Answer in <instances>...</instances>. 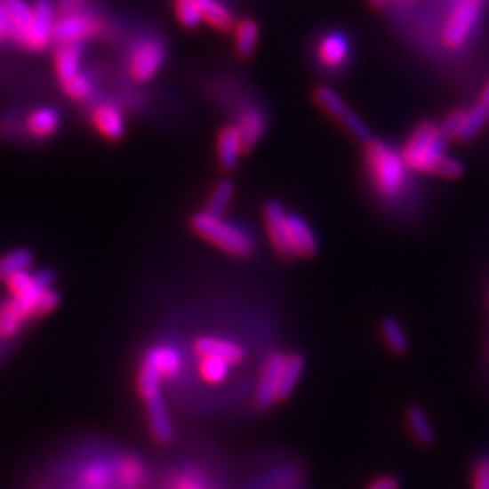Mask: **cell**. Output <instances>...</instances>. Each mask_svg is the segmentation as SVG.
I'll return each instance as SVG.
<instances>
[{
    "mask_svg": "<svg viewBox=\"0 0 489 489\" xmlns=\"http://www.w3.org/2000/svg\"><path fill=\"white\" fill-rule=\"evenodd\" d=\"M365 145L366 174L373 192L386 204L403 202L412 178L401 151L382 140H370Z\"/></svg>",
    "mask_w": 489,
    "mask_h": 489,
    "instance_id": "cell-1",
    "label": "cell"
},
{
    "mask_svg": "<svg viewBox=\"0 0 489 489\" xmlns=\"http://www.w3.org/2000/svg\"><path fill=\"white\" fill-rule=\"evenodd\" d=\"M445 149L446 140L440 134L438 125L433 122H422L410 134L406 145L403 147L401 156L410 172L438 176L443 164L448 158Z\"/></svg>",
    "mask_w": 489,
    "mask_h": 489,
    "instance_id": "cell-2",
    "label": "cell"
},
{
    "mask_svg": "<svg viewBox=\"0 0 489 489\" xmlns=\"http://www.w3.org/2000/svg\"><path fill=\"white\" fill-rule=\"evenodd\" d=\"M190 228L205 241L212 243L214 247L234 258L247 260L256 254V241L247 232L227 223L223 218L207 214L205 211L196 212L190 218Z\"/></svg>",
    "mask_w": 489,
    "mask_h": 489,
    "instance_id": "cell-3",
    "label": "cell"
},
{
    "mask_svg": "<svg viewBox=\"0 0 489 489\" xmlns=\"http://www.w3.org/2000/svg\"><path fill=\"white\" fill-rule=\"evenodd\" d=\"M167 60V45L156 35L138 36L127 52V73L138 82H151Z\"/></svg>",
    "mask_w": 489,
    "mask_h": 489,
    "instance_id": "cell-4",
    "label": "cell"
},
{
    "mask_svg": "<svg viewBox=\"0 0 489 489\" xmlns=\"http://www.w3.org/2000/svg\"><path fill=\"white\" fill-rule=\"evenodd\" d=\"M314 100L328 116L337 120L339 125L345 127L354 138L365 143L372 140L370 127L345 100H342L337 91H333L328 85H317L314 89Z\"/></svg>",
    "mask_w": 489,
    "mask_h": 489,
    "instance_id": "cell-5",
    "label": "cell"
},
{
    "mask_svg": "<svg viewBox=\"0 0 489 489\" xmlns=\"http://www.w3.org/2000/svg\"><path fill=\"white\" fill-rule=\"evenodd\" d=\"M106 20L92 12L62 13L55 22L53 38L59 44H82L84 40L102 36L106 33Z\"/></svg>",
    "mask_w": 489,
    "mask_h": 489,
    "instance_id": "cell-6",
    "label": "cell"
},
{
    "mask_svg": "<svg viewBox=\"0 0 489 489\" xmlns=\"http://www.w3.org/2000/svg\"><path fill=\"white\" fill-rule=\"evenodd\" d=\"M480 13L482 0H457L443 29V44L448 49H461L475 31Z\"/></svg>",
    "mask_w": 489,
    "mask_h": 489,
    "instance_id": "cell-7",
    "label": "cell"
},
{
    "mask_svg": "<svg viewBox=\"0 0 489 489\" xmlns=\"http://www.w3.org/2000/svg\"><path fill=\"white\" fill-rule=\"evenodd\" d=\"M316 57L323 69L330 73H339L349 68L352 57V40L342 31L323 33L316 45Z\"/></svg>",
    "mask_w": 489,
    "mask_h": 489,
    "instance_id": "cell-8",
    "label": "cell"
},
{
    "mask_svg": "<svg viewBox=\"0 0 489 489\" xmlns=\"http://www.w3.org/2000/svg\"><path fill=\"white\" fill-rule=\"evenodd\" d=\"M57 22V8L52 0H36L31 6V24L28 31L26 49L35 53L44 52L52 44Z\"/></svg>",
    "mask_w": 489,
    "mask_h": 489,
    "instance_id": "cell-9",
    "label": "cell"
},
{
    "mask_svg": "<svg viewBox=\"0 0 489 489\" xmlns=\"http://www.w3.org/2000/svg\"><path fill=\"white\" fill-rule=\"evenodd\" d=\"M286 363V356L281 352H276L269 356V359L263 365L261 377L256 388V405L261 410H267L274 406L279 401V386H281V375Z\"/></svg>",
    "mask_w": 489,
    "mask_h": 489,
    "instance_id": "cell-10",
    "label": "cell"
},
{
    "mask_svg": "<svg viewBox=\"0 0 489 489\" xmlns=\"http://www.w3.org/2000/svg\"><path fill=\"white\" fill-rule=\"evenodd\" d=\"M145 405L147 422H149V431L158 445H169L174 438V426L171 421V413L164 397V389L155 391L151 396L141 397Z\"/></svg>",
    "mask_w": 489,
    "mask_h": 489,
    "instance_id": "cell-11",
    "label": "cell"
},
{
    "mask_svg": "<svg viewBox=\"0 0 489 489\" xmlns=\"http://www.w3.org/2000/svg\"><path fill=\"white\" fill-rule=\"evenodd\" d=\"M89 120L92 129L109 141H118L125 136V131H127L125 115L120 109V106H116L111 100L96 104L91 109Z\"/></svg>",
    "mask_w": 489,
    "mask_h": 489,
    "instance_id": "cell-12",
    "label": "cell"
},
{
    "mask_svg": "<svg viewBox=\"0 0 489 489\" xmlns=\"http://www.w3.org/2000/svg\"><path fill=\"white\" fill-rule=\"evenodd\" d=\"M263 218L267 234L277 254L283 258H293L288 241V212L285 211V207L276 200H269L263 207Z\"/></svg>",
    "mask_w": 489,
    "mask_h": 489,
    "instance_id": "cell-13",
    "label": "cell"
},
{
    "mask_svg": "<svg viewBox=\"0 0 489 489\" xmlns=\"http://www.w3.org/2000/svg\"><path fill=\"white\" fill-rule=\"evenodd\" d=\"M194 356L196 357H204V356H211V357H220L223 361H227L230 366L241 365L244 359V350L241 345L234 341L223 339V337H214V335H202L194 341Z\"/></svg>",
    "mask_w": 489,
    "mask_h": 489,
    "instance_id": "cell-14",
    "label": "cell"
},
{
    "mask_svg": "<svg viewBox=\"0 0 489 489\" xmlns=\"http://www.w3.org/2000/svg\"><path fill=\"white\" fill-rule=\"evenodd\" d=\"M141 363L151 366L162 381H172L181 373L183 357L178 349L171 345H153L147 349Z\"/></svg>",
    "mask_w": 489,
    "mask_h": 489,
    "instance_id": "cell-15",
    "label": "cell"
},
{
    "mask_svg": "<svg viewBox=\"0 0 489 489\" xmlns=\"http://www.w3.org/2000/svg\"><path fill=\"white\" fill-rule=\"evenodd\" d=\"M288 241L293 258L309 260L319 251V243L312 227L298 214H288Z\"/></svg>",
    "mask_w": 489,
    "mask_h": 489,
    "instance_id": "cell-16",
    "label": "cell"
},
{
    "mask_svg": "<svg viewBox=\"0 0 489 489\" xmlns=\"http://www.w3.org/2000/svg\"><path fill=\"white\" fill-rule=\"evenodd\" d=\"M234 125L241 136L243 151L249 153L251 149H254L267 131V116L260 108L247 106L239 109Z\"/></svg>",
    "mask_w": 489,
    "mask_h": 489,
    "instance_id": "cell-17",
    "label": "cell"
},
{
    "mask_svg": "<svg viewBox=\"0 0 489 489\" xmlns=\"http://www.w3.org/2000/svg\"><path fill=\"white\" fill-rule=\"evenodd\" d=\"M62 118L55 108L42 106L33 109L24 120V131L31 140L44 141L53 138L60 129Z\"/></svg>",
    "mask_w": 489,
    "mask_h": 489,
    "instance_id": "cell-18",
    "label": "cell"
},
{
    "mask_svg": "<svg viewBox=\"0 0 489 489\" xmlns=\"http://www.w3.org/2000/svg\"><path fill=\"white\" fill-rule=\"evenodd\" d=\"M29 321H33L31 314L17 300L8 298L3 301L0 303V341L17 339Z\"/></svg>",
    "mask_w": 489,
    "mask_h": 489,
    "instance_id": "cell-19",
    "label": "cell"
},
{
    "mask_svg": "<svg viewBox=\"0 0 489 489\" xmlns=\"http://www.w3.org/2000/svg\"><path fill=\"white\" fill-rule=\"evenodd\" d=\"M0 3H3L4 13L8 17L10 40H13L20 47H26L31 24V6L26 0H0Z\"/></svg>",
    "mask_w": 489,
    "mask_h": 489,
    "instance_id": "cell-20",
    "label": "cell"
},
{
    "mask_svg": "<svg viewBox=\"0 0 489 489\" xmlns=\"http://www.w3.org/2000/svg\"><path fill=\"white\" fill-rule=\"evenodd\" d=\"M218 162L225 171L236 169L243 151V141L236 125H225L218 132Z\"/></svg>",
    "mask_w": 489,
    "mask_h": 489,
    "instance_id": "cell-21",
    "label": "cell"
},
{
    "mask_svg": "<svg viewBox=\"0 0 489 489\" xmlns=\"http://www.w3.org/2000/svg\"><path fill=\"white\" fill-rule=\"evenodd\" d=\"M84 59L82 44H59L53 55V68L59 82H64L80 73Z\"/></svg>",
    "mask_w": 489,
    "mask_h": 489,
    "instance_id": "cell-22",
    "label": "cell"
},
{
    "mask_svg": "<svg viewBox=\"0 0 489 489\" xmlns=\"http://www.w3.org/2000/svg\"><path fill=\"white\" fill-rule=\"evenodd\" d=\"M234 47L239 59H251L258 47L260 26L253 19H243L234 31Z\"/></svg>",
    "mask_w": 489,
    "mask_h": 489,
    "instance_id": "cell-23",
    "label": "cell"
},
{
    "mask_svg": "<svg viewBox=\"0 0 489 489\" xmlns=\"http://www.w3.org/2000/svg\"><path fill=\"white\" fill-rule=\"evenodd\" d=\"M115 478L116 471L104 461H91L80 475L84 489H109Z\"/></svg>",
    "mask_w": 489,
    "mask_h": 489,
    "instance_id": "cell-24",
    "label": "cell"
},
{
    "mask_svg": "<svg viewBox=\"0 0 489 489\" xmlns=\"http://www.w3.org/2000/svg\"><path fill=\"white\" fill-rule=\"evenodd\" d=\"M198 8L202 12V19L214 29L227 33L234 28V15L220 0H198Z\"/></svg>",
    "mask_w": 489,
    "mask_h": 489,
    "instance_id": "cell-25",
    "label": "cell"
},
{
    "mask_svg": "<svg viewBox=\"0 0 489 489\" xmlns=\"http://www.w3.org/2000/svg\"><path fill=\"white\" fill-rule=\"evenodd\" d=\"M305 372V359L300 354L286 356V363L281 375V386H279V401L288 399L293 389H296L298 382L301 381V375Z\"/></svg>",
    "mask_w": 489,
    "mask_h": 489,
    "instance_id": "cell-26",
    "label": "cell"
},
{
    "mask_svg": "<svg viewBox=\"0 0 489 489\" xmlns=\"http://www.w3.org/2000/svg\"><path fill=\"white\" fill-rule=\"evenodd\" d=\"M381 333L384 337V342L388 349L396 356H405L410 349L408 335L403 328V325L396 317H384L381 321Z\"/></svg>",
    "mask_w": 489,
    "mask_h": 489,
    "instance_id": "cell-27",
    "label": "cell"
},
{
    "mask_svg": "<svg viewBox=\"0 0 489 489\" xmlns=\"http://www.w3.org/2000/svg\"><path fill=\"white\" fill-rule=\"evenodd\" d=\"M408 428L421 446H431L435 443V431L426 412L421 406H410L406 410Z\"/></svg>",
    "mask_w": 489,
    "mask_h": 489,
    "instance_id": "cell-28",
    "label": "cell"
},
{
    "mask_svg": "<svg viewBox=\"0 0 489 489\" xmlns=\"http://www.w3.org/2000/svg\"><path fill=\"white\" fill-rule=\"evenodd\" d=\"M33 265V253L28 249H13L0 256V283L10 279L13 274L29 270Z\"/></svg>",
    "mask_w": 489,
    "mask_h": 489,
    "instance_id": "cell-29",
    "label": "cell"
},
{
    "mask_svg": "<svg viewBox=\"0 0 489 489\" xmlns=\"http://www.w3.org/2000/svg\"><path fill=\"white\" fill-rule=\"evenodd\" d=\"M196 365H198L200 377L209 384H221L230 373V365L220 357H196Z\"/></svg>",
    "mask_w": 489,
    "mask_h": 489,
    "instance_id": "cell-30",
    "label": "cell"
},
{
    "mask_svg": "<svg viewBox=\"0 0 489 489\" xmlns=\"http://www.w3.org/2000/svg\"><path fill=\"white\" fill-rule=\"evenodd\" d=\"M234 183L228 181V180H223L220 181L214 190L211 192V198L207 202V207H205V212L211 214V216H218L221 218L223 212L227 211V207L230 205L232 198H234Z\"/></svg>",
    "mask_w": 489,
    "mask_h": 489,
    "instance_id": "cell-31",
    "label": "cell"
},
{
    "mask_svg": "<svg viewBox=\"0 0 489 489\" xmlns=\"http://www.w3.org/2000/svg\"><path fill=\"white\" fill-rule=\"evenodd\" d=\"M60 87H62V92L68 98H71L73 102H87L89 98L92 96V92H94L92 80L82 71L78 75L60 82Z\"/></svg>",
    "mask_w": 489,
    "mask_h": 489,
    "instance_id": "cell-32",
    "label": "cell"
},
{
    "mask_svg": "<svg viewBox=\"0 0 489 489\" xmlns=\"http://www.w3.org/2000/svg\"><path fill=\"white\" fill-rule=\"evenodd\" d=\"M487 118H489V111L484 109L480 104H475L473 108L466 109V116L457 140L461 141L473 140L484 129V125L487 124Z\"/></svg>",
    "mask_w": 489,
    "mask_h": 489,
    "instance_id": "cell-33",
    "label": "cell"
},
{
    "mask_svg": "<svg viewBox=\"0 0 489 489\" xmlns=\"http://www.w3.org/2000/svg\"><path fill=\"white\" fill-rule=\"evenodd\" d=\"M143 464L134 459V457H125L118 462L116 466V477H118V482L127 487V489H134L141 484L143 480Z\"/></svg>",
    "mask_w": 489,
    "mask_h": 489,
    "instance_id": "cell-34",
    "label": "cell"
},
{
    "mask_svg": "<svg viewBox=\"0 0 489 489\" xmlns=\"http://www.w3.org/2000/svg\"><path fill=\"white\" fill-rule=\"evenodd\" d=\"M174 10H176V17L183 28L196 29L202 26L204 19H202V12L198 8V0H174Z\"/></svg>",
    "mask_w": 489,
    "mask_h": 489,
    "instance_id": "cell-35",
    "label": "cell"
},
{
    "mask_svg": "<svg viewBox=\"0 0 489 489\" xmlns=\"http://www.w3.org/2000/svg\"><path fill=\"white\" fill-rule=\"evenodd\" d=\"M59 305H60V293H59V290H55L53 286H52V288H47V290L42 293L40 300H38V303H36V307H35L33 319H35V321H40V319H44V317H47V316H52V314L59 309Z\"/></svg>",
    "mask_w": 489,
    "mask_h": 489,
    "instance_id": "cell-36",
    "label": "cell"
},
{
    "mask_svg": "<svg viewBox=\"0 0 489 489\" xmlns=\"http://www.w3.org/2000/svg\"><path fill=\"white\" fill-rule=\"evenodd\" d=\"M464 116H466V109H453L452 113L446 115V118L443 120V124L438 125V131L440 134H443V138L446 141L450 140H457L459 132H461V127H462V122H464Z\"/></svg>",
    "mask_w": 489,
    "mask_h": 489,
    "instance_id": "cell-37",
    "label": "cell"
},
{
    "mask_svg": "<svg viewBox=\"0 0 489 489\" xmlns=\"http://www.w3.org/2000/svg\"><path fill=\"white\" fill-rule=\"evenodd\" d=\"M471 489H489V452L477 457L473 464Z\"/></svg>",
    "mask_w": 489,
    "mask_h": 489,
    "instance_id": "cell-38",
    "label": "cell"
},
{
    "mask_svg": "<svg viewBox=\"0 0 489 489\" xmlns=\"http://www.w3.org/2000/svg\"><path fill=\"white\" fill-rule=\"evenodd\" d=\"M172 489H207V484L200 473L181 471L176 475Z\"/></svg>",
    "mask_w": 489,
    "mask_h": 489,
    "instance_id": "cell-39",
    "label": "cell"
},
{
    "mask_svg": "<svg viewBox=\"0 0 489 489\" xmlns=\"http://www.w3.org/2000/svg\"><path fill=\"white\" fill-rule=\"evenodd\" d=\"M365 489H401V480L394 475H382L373 478Z\"/></svg>",
    "mask_w": 489,
    "mask_h": 489,
    "instance_id": "cell-40",
    "label": "cell"
},
{
    "mask_svg": "<svg viewBox=\"0 0 489 489\" xmlns=\"http://www.w3.org/2000/svg\"><path fill=\"white\" fill-rule=\"evenodd\" d=\"M87 0H60L59 3V8H60V15L62 13H71V12H82L85 10Z\"/></svg>",
    "mask_w": 489,
    "mask_h": 489,
    "instance_id": "cell-41",
    "label": "cell"
},
{
    "mask_svg": "<svg viewBox=\"0 0 489 489\" xmlns=\"http://www.w3.org/2000/svg\"><path fill=\"white\" fill-rule=\"evenodd\" d=\"M10 40V24H8V17L4 13L3 3H0V44Z\"/></svg>",
    "mask_w": 489,
    "mask_h": 489,
    "instance_id": "cell-42",
    "label": "cell"
},
{
    "mask_svg": "<svg viewBox=\"0 0 489 489\" xmlns=\"http://www.w3.org/2000/svg\"><path fill=\"white\" fill-rule=\"evenodd\" d=\"M478 104H480L484 109L489 111V80H487V84L484 85V89H482V92H480V100H478Z\"/></svg>",
    "mask_w": 489,
    "mask_h": 489,
    "instance_id": "cell-43",
    "label": "cell"
},
{
    "mask_svg": "<svg viewBox=\"0 0 489 489\" xmlns=\"http://www.w3.org/2000/svg\"><path fill=\"white\" fill-rule=\"evenodd\" d=\"M370 3H372L373 8H384L389 3V0H370Z\"/></svg>",
    "mask_w": 489,
    "mask_h": 489,
    "instance_id": "cell-44",
    "label": "cell"
}]
</instances>
